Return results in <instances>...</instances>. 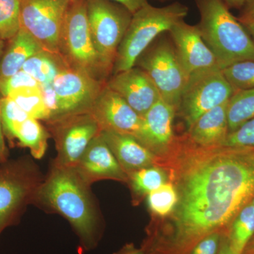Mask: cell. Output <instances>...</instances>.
Listing matches in <instances>:
<instances>
[{
	"instance_id": "45",
	"label": "cell",
	"mask_w": 254,
	"mask_h": 254,
	"mask_svg": "<svg viewBox=\"0 0 254 254\" xmlns=\"http://www.w3.org/2000/svg\"><path fill=\"white\" fill-rule=\"evenodd\" d=\"M156 1H170V0H156Z\"/></svg>"
},
{
	"instance_id": "41",
	"label": "cell",
	"mask_w": 254,
	"mask_h": 254,
	"mask_svg": "<svg viewBox=\"0 0 254 254\" xmlns=\"http://www.w3.org/2000/svg\"><path fill=\"white\" fill-rule=\"evenodd\" d=\"M242 24L245 26L246 30L248 31V33H250V36H252L254 41V22L243 23Z\"/></svg>"
},
{
	"instance_id": "26",
	"label": "cell",
	"mask_w": 254,
	"mask_h": 254,
	"mask_svg": "<svg viewBox=\"0 0 254 254\" xmlns=\"http://www.w3.org/2000/svg\"><path fill=\"white\" fill-rule=\"evenodd\" d=\"M178 201V194L172 182L164 184L147 195V203L151 213L160 218L171 215Z\"/></svg>"
},
{
	"instance_id": "44",
	"label": "cell",
	"mask_w": 254,
	"mask_h": 254,
	"mask_svg": "<svg viewBox=\"0 0 254 254\" xmlns=\"http://www.w3.org/2000/svg\"><path fill=\"white\" fill-rule=\"evenodd\" d=\"M64 1H67V2L70 3L71 1H74V0H64Z\"/></svg>"
},
{
	"instance_id": "24",
	"label": "cell",
	"mask_w": 254,
	"mask_h": 254,
	"mask_svg": "<svg viewBox=\"0 0 254 254\" xmlns=\"http://www.w3.org/2000/svg\"><path fill=\"white\" fill-rule=\"evenodd\" d=\"M15 138L23 146L29 148L35 158H41L46 153L48 133L36 119L29 118L25 120L16 130Z\"/></svg>"
},
{
	"instance_id": "28",
	"label": "cell",
	"mask_w": 254,
	"mask_h": 254,
	"mask_svg": "<svg viewBox=\"0 0 254 254\" xmlns=\"http://www.w3.org/2000/svg\"><path fill=\"white\" fill-rule=\"evenodd\" d=\"M21 29L19 0H0V39L11 40Z\"/></svg>"
},
{
	"instance_id": "33",
	"label": "cell",
	"mask_w": 254,
	"mask_h": 254,
	"mask_svg": "<svg viewBox=\"0 0 254 254\" xmlns=\"http://www.w3.org/2000/svg\"><path fill=\"white\" fill-rule=\"evenodd\" d=\"M227 231H218L210 234L193 247L190 254H218L222 236Z\"/></svg>"
},
{
	"instance_id": "8",
	"label": "cell",
	"mask_w": 254,
	"mask_h": 254,
	"mask_svg": "<svg viewBox=\"0 0 254 254\" xmlns=\"http://www.w3.org/2000/svg\"><path fill=\"white\" fill-rule=\"evenodd\" d=\"M235 93L222 69L197 73L189 78L177 111L190 128L202 115L227 103Z\"/></svg>"
},
{
	"instance_id": "6",
	"label": "cell",
	"mask_w": 254,
	"mask_h": 254,
	"mask_svg": "<svg viewBox=\"0 0 254 254\" xmlns=\"http://www.w3.org/2000/svg\"><path fill=\"white\" fill-rule=\"evenodd\" d=\"M132 15L123 5L110 0H87L92 39L100 58L112 72Z\"/></svg>"
},
{
	"instance_id": "36",
	"label": "cell",
	"mask_w": 254,
	"mask_h": 254,
	"mask_svg": "<svg viewBox=\"0 0 254 254\" xmlns=\"http://www.w3.org/2000/svg\"><path fill=\"white\" fill-rule=\"evenodd\" d=\"M1 98V96L0 95V99ZM4 134L2 124H1V114H0V165L6 163L8 155L7 149L5 145Z\"/></svg>"
},
{
	"instance_id": "7",
	"label": "cell",
	"mask_w": 254,
	"mask_h": 254,
	"mask_svg": "<svg viewBox=\"0 0 254 254\" xmlns=\"http://www.w3.org/2000/svg\"><path fill=\"white\" fill-rule=\"evenodd\" d=\"M137 63L148 73L161 99L178 109L189 77L177 57L173 41L162 38Z\"/></svg>"
},
{
	"instance_id": "19",
	"label": "cell",
	"mask_w": 254,
	"mask_h": 254,
	"mask_svg": "<svg viewBox=\"0 0 254 254\" xmlns=\"http://www.w3.org/2000/svg\"><path fill=\"white\" fill-rule=\"evenodd\" d=\"M228 103V102H227ZM227 103L202 115L189 128L187 139L197 146H220L229 134Z\"/></svg>"
},
{
	"instance_id": "12",
	"label": "cell",
	"mask_w": 254,
	"mask_h": 254,
	"mask_svg": "<svg viewBox=\"0 0 254 254\" xmlns=\"http://www.w3.org/2000/svg\"><path fill=\"white\" fill-rule=\"evenodd\" d=\"M52 84L58 96L61 119L88 113L107 82L98 81L84 71L67 65Z\"/></svg>"
},
{
	"instance_id": "9",
	"label": "cell",
	"mask_w": 254,
	"mask_h": 254,
	"mask_svg": "<svg viewBox=\"0 0 254 254\" xmlns=\"http://www.w3.org/2000/svg\"><path fill=\"white\" fill-rule=\"evenodd\" d=\"M40 184L36 170L26 160L0 165V234L33 200Z\"/></svg>"
},
{
	"instance_id": "34",
	"label": "cell",
	"mask_w": 254,
	"mask_h": 254,
	"mask_svg": "<svg viewBox=\"0 0 254 254\" xmlns=\"http://www.w3.org/2000/svg\"><path fill=\"white\" fill-rule=\"evenodd\" d=\"M238 20L242 23L254 22V0H246Z\"/></svg>"
},
{
	"instance_id": "27",
	"label": "cell",
	"mask_w": 254,
	"mask_h": 254,
	"mask_svg": "<svg viewBox=\"0 0 254 254\" xmlns=\"http://www.w3.org/2000/svg\"><path fill=\"white\" fill-rule=\"evenodd\" d=\"M30 118L48 122L49 113L43 100L41 88H25L9 95Z\"/></svg>"
},
{
	"instance_id": "37",
	"label": "cell",
	"mask_w": 254,
	"mask_h": 254,
	"mask_svg": "<svg viewBox=\"0 0 254 254\" xmlns=\"http://www.w3.org/2000/svg\"><path fill=\"white\" fill-rule=\"evenodd\" d=\"M227 232H225L222 236L218 254H237L232 250L231 246L230 245L228 238H227Z\"/></svg>"
},
{
	"instance_id": "18",
	"label": "cell",
	"mask_w": 254,
	"mask_h": 254,
	"mask_svg": "<svg viewBox=\"0 0 254 254\" xmlns=\"http://www.w3.org/2000/svg\"><path fill=\"white\" fill-rule=\"evenodd\" d=\"M100 134L128 176L140 169L155 166L158 155L136 137L106 130Z\"/></svg>"
},
{
	"instance_id": "4",
	"label": "cell",
	"mask_w": 254,
	"mask_h": 254,
	"mask_svg": "<svg viewBox=\"0 0 254 254\" xmlns=\"http://www.w3.org/2000/svg\"><path fill=\"white\" fill-rule=\"evenodd\" d=\"M188 13V6L179 1L162 7L148 3L136 11L119 46L114 74L133 67L152 42L185 20Z\"/></svg>"
},
{
	"instance_id": "5",
	"label": "cell",
	"mask_w": 254,
	"mask_h": 254,
	"mask_svg": "<svg viewBox=\"0 0 254 254\" xmlns=\"http://www.w3.org/2000/svg\"><path fill=\"white\" fill-rule=\"evenodd\" d=\"M60 52L69 66L98 81L106 82L112 73L100 58L92 39L87 0H74L68 4L60 37Z\"/></svg>"
},
{
	"instance_id": "13",
	"label": "cell",
	"mask_w": 254,
	"mask_h": 254,
	"mask_svg": "<svg viewBox=\"0 0 254 254\" xmlns=\"http://www.w3.org/2000/svg\"><path fill=\"white\" fill-rule=\"evenodd\" d=\"M169 33L189 78L210 70L222 69L216 56L203 41L197 25L192 26L183 20L176 23Z\"/></svg>"
},
{
	"instance_id": "3",
	"label": "cell",
	"mask_w": 254,
	"mask_h": 254,
	"mask_svg": "<svg viewBox=\"0 0 254 254\" xmlns=\"http://www.w3.org/2000/svg\"><path fill=\"white\" fill-rule=\"evenodd\" d=\"M194 1L200 14L197 26L222 69L240 62L254 60L253 38L222 0Z\"/></svg>"
},
{
	"instance_id": "10",
	"label": "cell",
	"mask_w": 254,
	"mask_h": 254,
	"mask_svg": "<svg viewBox=\"0 0 254 254\" xmlns=\"http://www.w3.org/2000/svg\"><path fill=\"white\" fill-rule=\"evenodd\" d=\"M21 28L46 51L60 55V37L69 3L64 0H19Z\"/></svg>"
},
{
	"instance_id": "22",
	"label": "cell",
	"mask_w": 254,
	"mask_h": 254,
	"mask_svg": "<svg viewBox=\"0 0 254 254\" xmlns=\"http://www.w3.org/2000/svg\"><path fill=\"white\" fill-rule=\"evenodd\" d=\"M254 235V205H245L232 220L227 232L230 245L237 254H242Z\"/></svg>"
},
{
	"instance_id": "11",
	"label": "cell",
	"mask_w": 254,
	"mask_h": 254,
	"mask_svg": "<svg viewBox=\"0 0 254 254\" xmlns=\"http://www.w3.org/2000/svg\"><path fill=\"white\" fill-rule=\"evenodd\" d=\"M49 123L58 150L55 164L61 166H76L92 140L101 131L89 113L64 117Z\"/></svg>"
},
{
	"instance_id": "20",
	"label": "cell",
	"mask_w": 254,
	"mask_h": 254,
	"mask_svg": "<svg viewBox=\"0 0 254 254\" xmlns=\"http://www.w3.org/2000/svg\"><path fill=\"white\" fill-rule=\"evenodd\" d=\"M44 50L38 41L26 30L21 28L10 40V45L0 58V78L9 77L22 69L33 55Z\"/></svg>"
},
{
	"instance_id": "40",
	"label": "cell",
	"mask_w": 254,
	"mask_h": 254,
	"mask_svg": "<svg viewBox=\"0 0 254 254\" xmlns=\"http://www.w3.org/2000/svg\"><path fill=\"white\" fill-rule=\"evenodd\" d=\"M242 254H254V235L246 245L245 250Z\"/></svg>"
},
{
	"instance_id": "31",
	"label": "cell",
	"mask_w": 254,
	"mask_h": 254,
	"mask_svg": "<svg viewBox=\"0 0 254 254\" xmlns=\"http://www.w3.org/2000/svg\"><path fill=\"white\" fill-rule=\"evenodd\" d=\"M39 87L38 82L22 69L9 77L0 78V95L1 97H8L14 92L25 88Z\"/></svg>"
},
{
	"instance_id": "14",
	"label": "cell",
	"mask_w": 254,
	"mask_h": 254,
	"mask_svg": "<svg viewBox=\"0 0 254 254\" xmlns=\"http://www.w3.org/2000/svg\"><path fill=\"white\" fill-rule=\"evenodd\" d=\"M88 113L100 129L131 135L138 138L142 118L116 92L105 85Z\"/></svg>"
},
{
	"instance_id": "42",
	"label": "cell",
	"mask_w": 254,
	"mask_h": 254,
	"mask_svg": "<svg viewBox=\"0 0 254 254\" xmlns=\"http://www.w3.org/2000/svg\"><path fill=\"white\" fill-rule=\"evenodd\" d=\"M3 53H4V50H3V43L2 41H0V58L2 56Z\"/></svg>"
},
{
	"instance_id": "21",
	"label": "cell",
	"mask_w": 254,
	"mask_h": 254,
	"mask_svg": "<svg viewBox=\"0 0 254 254\" xmlns=\"http://www.w3.org/2000/svg\"><path fill=\"white\" fill-rule=\"evenodd\" d=\"M67 65L61 55L43 50L28 59L22 70L41 86L53 83L60 71Z\"/></svg>"
},
{
	"instance_id": "15",
	"label": "cell",
	"mask_w": 254,
	"mask_h": 254,
	"mask_svg": "<svg viewBox=\"0 0 254 254\" xmlns=\"http://www.w3.org/2000/svg\"><path fill=\"white\" fill-rule=\"evenodd\" d=\"M107 85L120 95L141 118L161 99L151 78L140 67L133 66L114 74L107 82Z\"/></svg>"
},
{
	"instance_id": "39",
	"label": "cell",
	"mask_w": 254,
	"mask_h": 254,
	"mask_svg": "<svg viewBox=\"0 0 254 254\" xmlns=\"http://www.w3.org/2000/svg\"><path fill=\"white\" fill-rule=\"evenodd\" d=\"M227 5V7L235 8V9H242L245 4L246 0H222Z\"/></svg>"
},
{
	"instance_id": "38",
	"label": "cell",
	"mask_w": 254,
	"mask_h": 254,
	"mask_svg": "<svg viewBox=\"0 0 254 254\" xmlns=\"http://www.w3.org/2000/svg\"><path fill=\"white\" fill-rule=\"evenodd\" d=\"M115 254H146L142 249H137L133 245H127Z\"/></svg>"
},
{
	"instance_id": "16",
	"label": "cell",
	"mask_w": 254,
	"mask_h": 254,
	"mask_svg": "<svg viewBox=\"0 0 254 254\" xmlns=\"http://www.w3.org/2000/svg\"><path fill=\"white\" fill-rule=\"evenodd\" d=\"M73 168L90 186L93 182L102 180L128 182V175L119 163L100 132L92 140Z\"/></svg>"
},
{
	"instance_id": "23",
	"label": "cell",
	"mask_w": 254,
	"mask_h": 254,
	"mask_svg": "<svg viewBox=\"0 0 254 254\" xmlns=\"http://www.w3.org/2000/svg\"><path fill=\"white\" fill-rule=\"evenodd\" d=\"M229 132L254 118V88L235 91L227 103Z\"/></svg>"
},
{
	"instance_id": "2",
	"label": "cell",
	"mask_w": 254,
	"mask_h": 254,
	"mask_svg": "<svg viewBox=\"0 0 254 254\" xmlns=\"http://www.w3.org/2000/svg\"><path fill=\"white\" fill-rule=\"evenodd\" d=\"M33 200L64 217L71 224L85 250L94 249L100 237L99 217L90 185L73 167L53 164Z\"/></svg>"
},
{
	"instance_id": "25",
	"label": "cell",
	"mask_w": 254,
	"mask_h": 254,
	"mask_svg": "<svg viewBox=\"0 0 254 254\" xmlns=\"http://www.w3.org/2000/svg\"><path fill=\"white\" fill-rule=\"evenodd\" d=\"M168 179L166 170L161 167L151 166L129 174L128 182L135 195L143 196L168 182Z\"/></svg>"
},
{
	"instance_id": "30",
	"label": "cell",
	"mask_w": 254,
	"mask_h": 254,
	"mask_svg": "<svg viewBox=\"0 0 254 254\" xmlns=\"http://www.w3.org/2000/svg\"><path fill=\"white\" fill-rule=\"evenodd\" d=\"M0 114L4 134L9 138H15L18 127L30 117L9 97L0 99Z\"/></svg>"
},
{
	"instance_id": "29",
	"label": "cell",
	"mask_w": 254,
	"mask_h": 254,
	"mask_svg": "<svg viewBox=\"0 0 254 254\" xmlns=\"http://www.w3.org/2000/svg\"><path fill=\"white\" fill-rule=\"evenodd\" d=\"M222 71L235 91L254 88V60L233 64Z\"/></svg>"
},
{
	"instance_id": "32",
	"label": "cell",
	"mask_w": 254,
	"mask_h": 254,
	"mask_svg": "<svg viewBox=\"0 0 254 254\" xmlns=\"http://www.w3.org/2000/svg\"><path fill=\"white\" fill-rule=\"evenodd\" d=\"M222 146L254 148V118L230 132Z\"/></svg>"
},
{
	"instance_id": "17",
	"label": "cell",
	"mask_w": 254,
	"mask_h": 254,
	"mask_svg": "<svg viewBox=\"0 0 254 254\" xmlns=\"http://www.w3.org/2000/svg\"><path fill=\"white\" fill-rule=\"evenodd\" d=\"M177 110L160 99L142 117L141 130L137 139L155 154H166L176 143L173 133V120Z\"/></svg>"
},
{
	"instance_id": "1",
	"label": "cell",
	"mask_w": 254,
	"mask_h": 254,
	"mask_svg": "<svg viewBox=\"0 0 254 254\" xmlns=\"http://www.w3.org/2000/svg\"><path fill=\"white\" fill-rule=\"evenodd\" d=\"M156 166L169 171L178 201L169 221L150 227L146 254H190L210 234L227 231L254 195V148H203L184 136Z\"/></svg>"
},
{
	"instance_id": "35",
	"label": "cell",
	"mask_w": 254,
	"mask_h": 254,
	"mask_svg": "<svg viewBox=\"0 0 254 254\" xmlns=\"http://www.w3.org/2000/svg\"><path fill=\"white\" fill-rule=\"evenodd\" d=\"M119 4L123 5L132 14H134L138 9H141L145 4H148V0H110Z\"/></svg>"
},
{
	"instance_id": "43",
	"label": "cell",
	"mask_w": 254,
	"mask_h": 254,
	"mask_svg": "<svg viewBox=\"0 0 254 254\" xmlns=\"http://www.w3.org/2000/svg\"><path fill=\"white\" fill-rule=\"evenodd\" d=\"M251 202H252V204H253L254 205V195L253 198H252V200H251Z\"/></svg>"
}]
</instances>
